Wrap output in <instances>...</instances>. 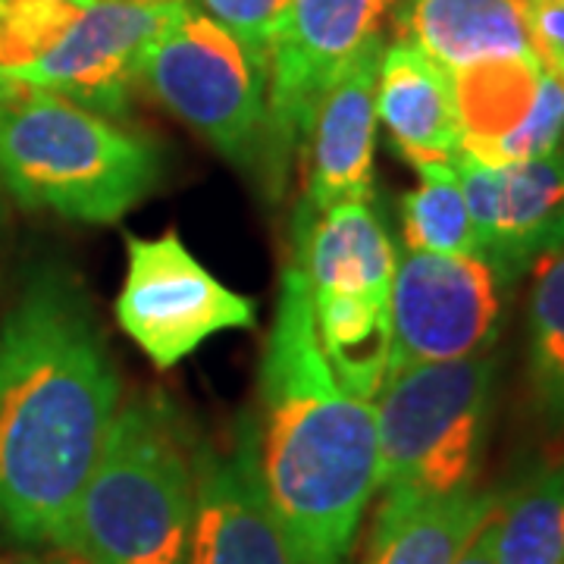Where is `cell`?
Instances as JSON below:
<instances>
[{"instance_id":"6da1fadb","label":"cell","mask_w":564,"mask_h":564,"mask_svg":"<svg viewBox=\"0 0 564 564\" xmlns=\"http://www.w3.org/2000/svg\"><path fill=\"white\" fill-rule=\"evenodd\" d=\"M120 370L82 285L41 270L0 321V536L57 545L120 411Z\"/></svg>"},{"instance_id":"7a4b0ae2","label":"cell","mask_w":564,"mask_h":564,"mask_svg":"<svg viewBox=\"0 0 564 564\" xmlns=\"http://www.w3.org/2000/svg\"><path fill=\"white\" fill-rule=\"evenodd\" d=\"M248 443L292 564H348L380 492L377 404L351 395L329 370L299 267L282 276Z\"/></svg>"},{"instance_id":"3957f363","label":"cell","mask_w":564,"mask_h":564,"mask_svg":"<svg viewBox=\"0 0 564 564\" xmlns=\"http://www.w3.org/2000/svg\"><path fill=\"white\" fill-rule=\"evenodd\" d=\"M161 148L63 95L0 79V185L29 210L117 223L158 192Z\"/></svg>"},{"instance_id":"277c9868","label":"cell","mask_w":564,"mask_h":564,"mask_svg":"<svg viewBox=\"0 0 564 564\" xmlns=\"http://www.w3.org/2000/svg\"><path fill=\"white\" fill-rule=\"evenodd\" d=\"M195 448L161 395L120 404L57 545L88 564H188Z\"/></svg>"},{"instance_id":"5b68a950","label":"cell","mask_w":564,"mask_h":564,"mask_svg":"<svg viewBox=\"0 0 564 564\" xmlns=\"http://www.w3.org/2000/svg\"><path fill=\"white\" fill-rule=\"evenodd\" d=\"M499 364L486 351L421 364L389 377L377 395L380 492L440 499L467 492L484 464Z\"/></svg>"},{"instance_id":"8992f818","label":"cell","mask_w":564,"mask_h":564,"mask_svg":"<svg viewBox=\"0 0 564 564\" xmlns=\"http://www.w3.org/2000/svg\"><path fill=\"white\" fill-rule=\"evenodd\" d=\"M141 82L223 161L261 173L267 73L210 13L188 0L173 3L144 51Z\"/></svg>"},{"instance_id":"52a82bcc","label":"cell","mask_w":564,"mask_h":564,"mask_svg":"<svg viewBox=\"0 0 564 564\" xmlns=\"http://www.w3.org/2000/svg\"><path fill=\"white\" fill-rule=\"evenodd\" d=\"M117 321L151 361L170 370L226 329H251L258 304L217 280L170 229L126 242Z\"/></svg>"},{"instance_id":"ba28073f","label":"cell","mask_w":564,"mask_h":564,"mask_svg":"<svg viewBox=\"0 0 564 564\" xmlns=\"http://www.w3.org/2000/svg\"><path fill=\"white\" fill-rule=\"evenodd\" d=\"M392 0H292L267 66V129L261 176L270 188L302 151L311 120L329 85L358 57L364 44L383 35Z\"/></svg>"},{"instance_id":"9c48e42d","label":"cell","mask_w":564,"mask_h":564,"mask_svg":"<svg viewBox=\"0 0 564 564\" xmlns=\"http://www.w3.org/2000/svg\"><path fill=\"white\" fill-rule=\"evenodd\" d=\"M505 282L480 254L399 258L389 295L386 380L421 367L486 355L502 329Z\"/></svg>"},{"instance_id":"30bf717a","label":"cell","mask_w":564,"mask_h":564,"mask_svg":"<svg viewBox=\"0 0 564 564\" xmlns=\"http://www.w3.org/2000/svg\"><path fill=\"white\" fill-rule=\"evenodd\" d=\"M462 154L511 166L562 148L564 85L536 54L452 69Z\"/></svg>"},{"instance_id":"8fae6325","label":"cell","mask_w":564,"mask_h":564,"mask_svg":"<svg viewBox=\"0 0 564 564\" xmlns=\"http://www.w3.org/2000/svg\"><path fill=\"white\" fill-rule=\"evenodd\" d=\"M173 3L135 7L126 0H98L82 7L76 22L39 61L0 79L32 85L91 107L104 117H126L132 85L141 82V61L158 39Z\"/></svg>"},{"instance_id":"7c38bea8","label":"cell","mask_w":564,"mask_h":564,"mask_svg":"<svg viewBox=\"0 0 564 564\" xmlns=\"http://www.w3.org/2000/svg\"><path fill=\"white\" fill-rule=\"evenodd\" d=\"M458 176L477 248L508 285L564 245V144L511 166H486L462 154Z\"/></svg>"},{"instance_id":"4fadbf2b","label":"cell","mask_w":564,"mask_h":564,"mask_svg":"<svg viewBox=\"0 0 564 564\" xmlns=\"http://www.w3.org/2000/svg\"><path fill=\"white\" fill-rule=\"evenodd\" d=\"M383 35L370 39L345 73L329 85L311 120L302 151L307 154L304 214L339 202H370L377 148V76Z\"/></svg>"},{"instance_id":"5bb4252c","label":"cell","mask_w":564,"mask_h":564,"mask_svg":"<svg viewBox=\"0 0 564 564\" xmlns=\"http://www.w3.org/2000/svg\"><path fill=\"white\" fill-rule=\"evenodd\" d=\"M188 564H292L258 484L248 430L232 452L195 445V524Z\"/></svg>"},{"instance_id":"9a60e30c","label":"cell","mask_w":564,"mask_h":564,"mask_svg":"<svg viewBox=\"0 0 564 564\" xmlns=\"http://www.w3.org/2000/svg\"><path fill=\"white\" fill-rule=\"evenodd\" d=\"M311 295H355L389 304L399 254L370 202L299 210V261Z\"/></svg>"},{"instance_id":"2e32d148","label":"cell","mask_w":564,"mask_h":564,"mask_svg":"<svg viewBox=\"0 0 564 564\" xmlns=\"http://www.w3.org/2000/svg\"><path fill=\"white\" fill-rule=\"evenodd\" d=\"M377 122L414 170L462 158V129L448 69L408 41L383 47Z\"/></svg>"},{"instance_id":"e0dca14e","label":"cell","mask_w":564,"mask_h":564,"mask_svg":"<svg viewBox=\"0 0 564 564\" xmlns=\"http://www.w3.org/2000/svg\"><path fill=\"white\" fill-rule=\"evenodd\" d=\"M399 41L452 69L533 54L527 0H392Z\"/></svg>"},{"instance_id":"ac0fdd59","label":"cell","mask_w":564,"mask_h":564,"mask_svg":"<svg viewBox=\"0 0 564 564\" xmlns=\"http://www.w3.org/2000/svg\"><path fill=\"white\" fill-rule=\"evenodd\" d=\"M496 505L499 496L477 489L440 499L383 496L361 564H455Z\"/></svg>"},{"instance_id":"d6986e66","label":"cell","mask_w":564,"mask_h":564,"mask_svg":"<svg viewBox=\"0 0 564 564\" xmlns=\"http://www.w3.org/2000/svg\"><path fill=\"white\" fill-rule=\"evenodd\" d=\"M323 358L358 399L377 402L389 370V304L355 295H311Z\"/></svg>"},{"instance_id":"ffe728a7","label":"cell","mask_w":564,"mask_h":564,"mask_svg":"<svg viewBox=\"0 0 564 564\" xmlns=\"http://www.w3.org/2000/svg\"><path fill=\"white\" fill-rule=\"evenodd\" d=\"M492 530L499 564H564V462L499 502Z\"/></svg>"},{"instance_id":"44dd1931","label":"cell","mask_w":564,"mask_h":564,"mask_svg":"<svg viewBox=\"0 0 564 564\" xmlns=\"http://www.w3.org/2000/svg\"><path fill=\"white\" fill-rule=\"evenodd\" d=\"M527 307V367L545 421L564 426V245L533 263Z\"/></svg>"},{"instance_id":"7402d4cb","label":"cell","mask_w":564,"mask_h":564,"mask_svg":"<svg viewBox=\"0 0 564 564\" xmlns=\"http://www.w3.org/2000/svg\"><path fill=\"white\" fill-rule=\"evenodd\" d=\"M417 173V188L402 198L404 248L426 254H480L458 166L433 163Z\"/></svg>"},{"instance_id":"603a6c76","label":"cell","mask_w":564,"mask_h":564,"mask_svg":"<svg viewBox=\"0 0 564 564\" xmlns=\"http://www.w3.org/2000/svg\"><path fill=\"white\" fill-rule=\"evenodd\" d=\"M79 10L69 0H0V76L47 54Z\"/></svg>"},{"instance_id":"cb8c5ba5","label":"cell","mask_w":564,"mask_h":564,"mask_svg":"<svg viewBox=\"0 0 564 564\" xmlns=\"http://www.w3.org/2000/svg\"><path fill=\"white\" fill-rule=\"evenodd\" d=\"M202 3L223 29H229L239 39L248 57L267 73L273 44L292 0H202Z\"/></svg>"},{"instance_id":"d4e9b609","label":"cell","mask_w":564,"mask_h":564,"mask_svg":"<svg viewBox=\"0 0 564 564\" xmlns=\"http://www.w3.org/2000/svg\"><path fill=\"white\" fill-rule=\"evenodd\" d=\"M533 54L564 85V0H527Z\"/></svg>"},{"instance_id":"484cf974","label":"cell","mask_w":564,"mask_h":564,"mask_svg":"<svg viewBox=\"0 0 564 564\" xmlns=\"http://www.w3.org/2000/svg\"><path fill=\"white\" fill-rule=\"evenodd\" d=\"M499 508V505H496ZM496 514V511H492ZM492 514L486 518L480 530L467 540V545L462 549V555L455 558V564H499V555H496V530H492Z\"/></svg>"},{"instance_id":"4316f807","label":"cell","mask_w":564,"mask_h":564,"mask_svg":"<svg viewBox=\"0 0 564 564\" xmlns=\"http://www.w3.org/2000/svg\"><path fill=\"white\" fill-rule=\"evenodd\" d=\"M13 564H88L79 555H73V552H66L61 545H51L47 552H39V555H22Z\"/></svg>"},{"instance_id":"83f0119b","label":"cell","mask_w":564,"mask_h":564,"mask_svg":"<svg viewBox=\"0 0 564 564\" xmlns=\"http://www.w3.org/2000/svg\"><path fill=\"white\" fill-rule=\"evenodd\" d=\"M126 3H135V7H166V3H180V0H126Z\"/></svg>"},{"instance_id":"f1b7e54d","label":"cell","mask_w":564,"mask_h":564,"mask_svg":"<svg viewBox=\"0 0 564 564\" xmlns=\"http://www.w3.org/2000/svg\"><path fill=\"white\" fill-rule=\"evenodd\" d=\"M69 3H79V7H91V3H98V0H69Z\"/></svg>"},{"instance_id":"f546056e","label":"cell","mask_w":564,"mask_h":564,"mask_svg":"<svg viewBox=\"0 0 564 564\" xmlns=\"http://www.w3.org/2000/svg\"><path fill=\"white\" fill-rule=\"evenodd\" d=\"M0 226H3V185H0Z\"/></svg>"}]
</instances>
